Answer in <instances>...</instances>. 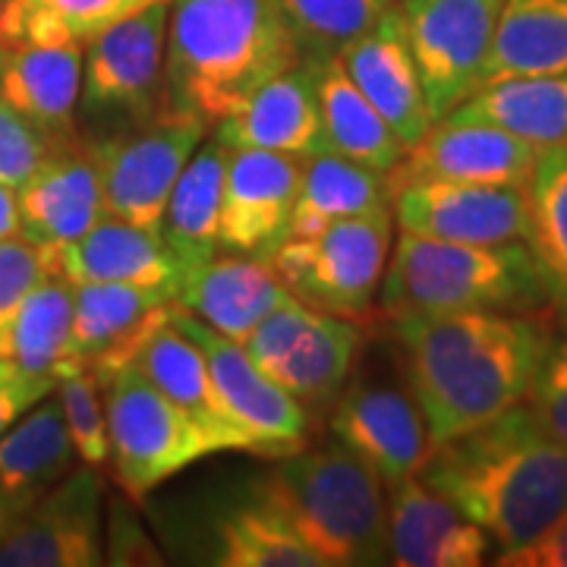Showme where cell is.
I'll return each mask as SVG.
<instances>
[{
    "label": "cell",
    "instance_id": "1",
    "mask_svg": "<svg viewBox=\"0 0 567 567\" xmlns=\"http://www.w3.org/2000/svg\"><path fill=\"white\" fill-rule=\"evenodd\" d=\"M546 312H401L385 319L398 363L423 410L429 445H442L524 404L555 341ZM429 447V451H432Z\"/></svg>",
    "mask_w": 567,
    "mask_h": 567
},
{
    "label": "cell",
    "instance_id": "2",
    "mask_svg": "<svg viewBox=\"0 0 567 567\" xmlns=\"http://www.w3.org/2000/svg\"><path fill=\"white\" fill-rule=\"evenodd\" d=\"M420 476L486 529L498 551L527 546L567 511V447L527 401L432 447Z\"/></svg>",
    "mask_w": 567,
    "mask_h": 567
},
{
    "label": "cell",
    "instance_id": "3",
    "mask_svg": "<svg viewBox=\"0 0 567 567\" xmlns=\"http://www.w3.org/2000/svg\"><path fill=\"white\" fill-rule=\"evenodd\" d=\"M300 58L278 0H171L167 104L208 126Z\"/></svg>",
    "mask_w": 567,
    "mask_h": 567
},
{
    "label": "cell",
    "instance_id": "4",
    "mask_svg": "<svg viewBox=\"0 0 567 567\" xmlns=\"http://www.w3.org/2000/svg\"><path fill=\"white\" fill-rule=\"evenodd\" d=\"M256 495L281 511L324 567L388 565L385 483L338 439L281 457Z\"/></svg>",
    "mask_w": 567,
    "mask_h": 567
},
{
    "label": "cell",
    "instance_id": "5",
    "mask_svg": "<svg viewBox=\"0 0 567 567\" xmlns=\"http://www.w3.org/2000/svg\"><path fill=\"white\" fill-rule=\"evenodd\" d=\"M464 309H551L527 244H447L401 230L379 290V319Z\"/></svg>",
    "mask_w": 567,
    "mask_h": 567
},
{
    "label": "cell",
    "instance_id": "6",
    "mask_svg": "<svg viewBox=\"0 0 567 567\" xmlns=\"http://www.w3.org/2000/svg\"><path fill=\"white\" fill-rule=\"evenodd\" d=\"M391 205L324 227L316 237H287L268 262L306 306L369 324L391 256Z\"/></svg>",
    "mask_w": 567,
    "mask_h": 567
},
{
    "label": "cell",
    "instance_id": "7",
    "mask_svg": "<svg viewBox=\"0 0 567 567\" xmlns=\"http://www.w3.org/2000/svg\"><path fill=\"white\" fill-rule=\"evenodd\" d=\"M111 439V473L126 502L140 505L167 480L215 454L181 406L145 379L140 365H121L99 379Z\"/></svg>",
    "mask_w": 567,
    "mask_h": 567
},
{
    "label": "cell",
    "instance_id": "8",
    "mask_svg": "<svg viewBox=\"0 0 567 567\" xmlns=\"http://www.w3.org/2000/svg\"><path fill=\"white\" fill-rule=\"evenodd\" d=\"M208 130L205 121L167 104L152 121L85 140L102 177L107 215L162 234L167 196Z\"/></svg>",
    "mask_w": 567,
    "mask_h": 567
},
{
    "label": "cell",
    "instance_id": "9",
    "mask_svg": "<svg viewBox=\"0 0 567 567\" xmlns=\"http://www.w3.org/2000/svg\"><path fill=\"white\" fill-rule=\"evenodd\" d=\"M167 20L171 0H155L82 44V102L92 117L130 126L167 107Z\"/></svg>",
    "mask_w": 567,
    "mask_h": 567
},
{
    "label": "cell",
    "instance_id": "10",
    "mask_svg": "<svg viewBox=\"0 0 567 567\" xmlns=\"http://www.w3.org/2000/svg\"><path fill=\"white\" fill-rule=\"evenodd\" d=\"M171 322L203 347L224 413L246 439V454L281 461L309 445V410L268 379L244 347L181 306L171 309Z\"/></svg>",
    "mask_w": 567,
    "mask_h": 567
},
{
    "label": "cell",
    "instance_id": "11",
    "mask_svg": "<svg viewBox=\"0 0 567 567\" xmlns=\"http://www.w3.org/2000/svg\"><path fill=\"white\" fill-rule=\"evenodd\" d=\"M502 3L505 0H398L435 121L480 89Z\"/></svg>",
    "mask_w": 567,
    "mask_h": 567
},
{
    "label": "cell",
    "instance_id": "12",
    "mask_svg": "<svg viewBox=\"0 0 567 567\" xmlns=\"http://www.w3.org/2000/svg\"><path fill=\"white\" fill-rule=\"evenodd\" d=\"M104 476L99 466H73L0 539V567L104 565Z\"/></svg>",
    "mask_w": 567,
    "mask_h": 567
},
{
    "label": "cell",
    "instance_id": "13",
    "mask_svg": "<svg viewBox=\"0 0 567 567\" xmlns=\"http://www.w3.org/2000/svg\"><path fill=\"white\" fill-rule=\"evenodd\" d=\"M331 439L357 451L382 483L420 473L429 457V429L413 391L401 379H357L331 404Z\"/></svg>",
    "mask_w": 567,
    "mask_h": 567
},
{
    "label": "cell",
    "instance_id": "14",
    "mask_svg": "<svg viewBox=\"0 0 567 567\" xmlns=\"http://www.w3.org/2000/svg\"><path fill=\"white\" fill-rule=\"evenodd\" d=\"M398 230L447 244H514L527 237L524 186L492 183H406L391 193Z\"/></svg>",
    "mask_w": 567,
    "mask_h": 567
},
{
    "label": "cell",
    "instance_id": "15",
    "mask_svg": "<svg viewBox=\"0 0 567 567\" xmlns=\"http://www.w3.org/2000/svg\"><path fill=\"white\" fill-rule=\"evenodd\" d=\"M539 148L492 123L442 117L429 126L423 140L410 145L404 158L388 171V189L406 183H492L527 186Z\"/></svg>",
    "mask_w": 567,
    "mask_h": 567
},
{
    "label": "cell",
    "instance_id": "16",
    "mask_svg": "<svg viewBox=\"0 0 567 567\" xmlns=\"http://www.w3.org/2000/svg\"><path fill=\"white\" fill-rule=\"evenodd\" d=\"M174 297L140 284H73V328L63 365L104 379L130 365L148 338L171 322Z\"/></svg>",
    "mask_w": 567,
    "mask_h": 567
},
{
    "label": "cell",
    "instance_id": "17",
    "mask_svg": "<svg viewBox=\"0 0 567 567\" xmlns=\"http://www.w3.org/2000/svg\"><path fill=\"white\" fill-rule=\"evenodd\" d=\"M300 181V158L262 148H230L221 189L224 252L268 259L290 237Z\"/></svg>",
    "mask_w": 567,
    "mask_h": 567
},
{
    "label": "cell",
    "instance_id": "18",
    "mask_svg": "<svg viewBox=\"0 0 567 567\" xmlns=\"http://www.w3.org/2000/svg\"><path fill=\"white\" fill-rule=\"evenodd\" d=\"M17 208L20 237L39 246L44 259L102 221L107 208L89 142L76 136L54 145L17 189Z\"/></svg>",
    "mask_w": 567,
    "mask_h": 567
},
{
    "label": "cell",
    "instance_id": "19",
    "mask_svg": "<svg viewBox=\"0 0 567 567\" xmlns=\"http://www.w3.org/2000/svg\"><path fill=\"white\" fill-rule=\"evenodd\" d=\"M215 136L227 148H262L300 162L331 152L312 58H300V63L262 82L246 102L218 121Z\"/></svg>",
    "mask_w": 567,
    "mask_h": 567
},
{
    "label": "cell",
    "instance_id": "20",
    "mask_svg": "<svg viewBox=\"0 0 567 567\" xmlns=\"http://www.w3.org/2000/svg\"><path fill=\"white\" fill-rule=\"evenodd\" d=\"M492 539L420 473L388 486V561L398 567H480Z\"/></svg>",
    "mask_w": 567,
    "mask_h": 567
},
{
    "label": "cell",
    "instance_id": "21",
    "mask_svg": "<svg viewBox=\"0 0 567 567\" xmlns=\"http://www.w3.org/2000/svg\"><path fill=\"white\" fill-rule=\"evenodd\" d=\"M338 61L344 63L347 76L357 82V89L379 107L404 148L423 140L435 117L425 102L423 80L398 3H391L365 32L344 44Z\"/></svg>",
    "mask_w": 567,
    "mask_h": 567
},
{
    "label": "cell",
    "instance_id": "22",
    "mask_svg": "<svg viewBox=\"0 0 567 567\" xmlns=\"http://www.w3.org/2000/svg\"><path fill=\"white\" fill-rule=\"evenodd\" d=\"M290 297L268 259L256 256H215L203 265L183 268L174 306L203 319L224 338L244 344L246 334Z\"/></svg>",
    "mask_w": 567,
    "mask_h": 567
},
{
    "label": "cell",
    "instance_id": "23",
    "mask_svg": "<svg viewBox=\"0 0 567 567\" xmlns=\"http://www.w3.org/2000/svg\"><path fill=\"white\" fill-rule=\"evenodd\" d=\"M44 262L48 271L63 275L70 284H140L167 290L171 297L183 275V265L167 249L162 234L142 230L114 215H104Z\"/></svg>",
    "mask_w": 567,
    "mask_h": 567
},
{
    "label": "cell",
    "instance_id": "24",
    "mask_svg": "<svg viewBox=\"0 0 567 567\" xmlns=\"http://www.w3.org/2000/svg\"><path fill=\"white\" fill-rule=\"evenodd\" d=\"M0 95L51 140H76L82 102V44L3 48Z\"/></svg>",
    "mask_w": 567,
    "mask_h": 567
},
{
    "label": "cell",
    "instance_id": "25",
    "mask_svg": "<svg viewBox=\"0 0 567 567\" xmlns=\"http://www.w3.org/2000/svg\"><path fill=\"white\" fill-rule=\"evenodd\" d=\"M133 363L140 365L145 379L158 388L171 404L181 406L183 413L199 425V432L212 442L215 454L246 451V439L240 435V429L224 413L203 347L196 344L186 331H181L174 322L162 324Z\"/></svg>",
    "mask_w": 567,
    "mask_h": 567
},
{
    "label": "cell",
    "instance_id": "26",
    "mask_svg": "<svg viewBox=\"0 0 567 567\" xmlns=\"http://www.w3.org/2000/svg\"><path fill=\"white\" fill-rule=\"evenodd\" d=\"M80 464L61 401L51 394L0 435V502L25 514Z\"/></svg>",
    "mask_w": 567,
    "mask_h": 567
},
{
    "label": "cell",
    "instance_id": "27",
    "mask_svg": "<svg viewBox=\"0 0 567 567\" xmlns=\"http://www.w3.org/2000/svg\"><path fill=\"white\" fill-rule=\"evenodd\" d=\"M230 148L205 136L174 183L162 218V240L183 268L215 259L221 249V189Z\"/></svg>",
    "mask_w": 567,
    "mask_h": 567
},
{
    "label": "cell",
    "instance_id": "28",
    "mask_svg": "<svg viewBox=\"0 0 567 567\" xmlns=\"http://www.w3.org/2000/svg\"><path fill=\"white\" fill-rule=\"evenodd\" d=\"M363 322L316 309L297 341L265 375L293 394L306 410H328L344 391L363 347Z\"/></svg>",
    "mask_w": 567,
    "mask_h": 567
},
{
    "label": "cell",
    "instance_id": "29",
    "mask_svg": "<svg viewBox=\"0 0 567 567\" xmlns=\"http://www.w3.org/2000/svg\"><path fill=\"white\" fill-rule=\"evenodd\" d=\"M567 73V0H505L480 89L498 80Z\"/></svg>",
    "mask_w": 567,
    "mask_h": 567
},
{
    "label": "cell",
    "instance_id": "30",
    "mask_svg": "<svg viewBox=\"0 0 567 567\" xmlns=\"http://www.w3.org/2000/svg\"><path fill=\"white\" fill-rule=\"evenodd\" d=\"M312 63H316V89H319L328 148L350 162L363 164L369 171L388 174L404 158V142L388 126L379 107L357 89V82L347 76L338 54L312 58Z\"/></svg>",
    "mask_w": 567,
    "mask_h": 567
},
{
    "label": "cell",
    "instance_id": "31",
    "mask_svg": "<svg viewBox=\"0 0 567 567\" xmlns=\"http://www.w3.org/2000/svg\"><path fill=\"white\" fill-rule=\"evenodd\" d=\"M447 117L492 123L536 148L567 145V73L488 82Z\"/></svg>",
    "mask_w": 567,
    "mask_h": 567
},
{
    "label": "cell",
    "instance_id": "32",
    "mask_svg": "<svg viewBox=\"0 0 567 567\" xmlns=\"http://www.w3.org/2000/svg\"><path fill=\"white\" fill-rule=\"evenodd\" d=\"M391 205L388 177L350 162L338 152H322L303 162V181L293 203L290 237H316L324 227Z\"/></svg>",
    "mask_w": 567,
    "mask_h": 567
},
{
    "label": "cell",
    "instance_id": "33",
    "mask_svg": "<svg viewBox=\"0 0 567 567\" xmlns=\"http://www.w3.org/2000/svg\"><path fill=\"white\" fill-rule=\"evenodd\" d=\"M527 244L548 306L567 322V145L539 148L527 186Z\"/></svg>",
    "mask_w": 567,
    "mask_h": 567
},
{
    "label": "cell",
    "instance_id": "34",
    "mask_svg": "<svg viewBox=\"0 0 567 567\" xmlns=\"http://www.w3.org/2000/svg\"><path fill=\"white\" fill-rule=\"evenodd\" d=\"M73 328V284L48 271L20 306L0 322V360L22 372H54L63 365Z\"/></svg>",
    "mask_w": 567,
    "mask_h": 567
},
{
    "label": "cell",
    "instance_id": "35",
    "mask_svg": "<svg viewBox=\"0 0 567 567\" xmlns=\"http://www.w3.org/2000/svg\"><path fill=\"white\" fill-rule=\"evenodd\" d=\"M155 0H3L0 44H85Z\"/></svg>",
    "mask_w": 567,
    "mask_h": 567
},
{
    "label": "cell",
    "instance_id": "36",
    "mask_svg": "<svg viewBox=\"0 0 567 567\" xmlns=\"http://www.w3.org/2000/svg\"><path fill=\"white\" fill-rule=\"evenodd\" d=\"M212 561L218 567H324L275 505L252 498L218 520Z\"/></svg>",
    "mask_w": 567,
    "mask_h": 567
},
{
    "label": "cell",
    "instance_id": "37",
    "mask_svg": "<svg viewBox=\"0 0 567 567\" xmlns=\"http://www.w3.org/2000/svg\"><path fill=\"white\" fill-rule=\"evenodd\" d=\"M394 0H278L303 58L341 54Z\"/></svg>",
    "mask_w": 567,
    "mask_h": 567
},
{
    "label": "cell",
    "instance_id": "38",
    "mask_svg": "<svg viewBox=\"0 0 567 567\" xmlns=\"http://www.w3.org/2000/svg\"><path fill=\"white\" fill-rule=\"evenodd\" d=\"M54 394L63 406L66 432L76 447L80 464L104 470L111 464V439H107L102 385H99L95 372L85 365H61Z\"/></svg>",
    "mask_w": 567,
    "mask_h": 567
},
{
    "label": "cell",
    "instance_id": "39",
    "mask_svg": "<svg viewBox=\"0 0 567 567\" xmlns=\"http://www.w3.org/2000/svg\"><path fill=\"white\" fill-rule=\"evenodd\" d=\"M58 142L0 95V183L20 189Z\"/></svg>",
    "mask_w": 567,
    "mask_h": 567
},
{
    "label": "cell",
    "instance_id": "40",
    "mask_svg": "<svg viewBox=\"0 0 567 567\" xmlns=\"http://www.w3.org/2000/svg\"><path fill=\"white\" fill-rule=\"evenodd\" d=\"M527 406L551 439L567 447V334H555L527 391Z\"/></svg>",
    "mask_w": 567,
    "mask_h": 567
},
{
    "label": "cell",
    "instance_id": "41",
    "mask_svg": "<svg viewBox=\"0 0 567 567\" xmlns=\"http://www.w3.org/2000/svg\"><path fill=\"white\" fill-rule=\"evenodd\" d=\"M162 551L152 543V536L142 529L140 517L133 514V502H111L107 507V529H104V565L117 567H158Z\"/></svg>",
    "mask_w": 567,
    "mask_h": 567
},
{
    "label": "cell",
    "instance_id": "42",
    "mask_svg": "<svg viewBox=\"0 0 567 567\" xmlns=\"http://www.w3.org/2000/svg\"><path fill=\"white\" fill-rule=\"evenodd\" d=\"M48 275V262L39 246L13 234L0 240V322L20 306V300Z\"/></svg>",
    "mask_w": 567,
    "mask_h": 567
},
{
    "label": "cell",
    "instance_id": "43",
    "mask_svg": "<svg viewBox=\"0 0 567 567\" xmlns=\"http://www.w3.org/2000/svg\"><path fill=\"white\" fill-rule=\"evenodd\" d=\"M58 391V375L54 372H22V369H7L0 375V435L17 423L20 416H25L35 404H41L44 398H51Z\"/></svg>",
    "mask_w": 567,
    "mask_h": 567
},
{
    "label": "cell",
    "instance_id": "44",
    "mask_svg": "<svg viewBox=\"0 0 567 567\" xmlns=\"http://www.w3.org/2000/svg\"><path fill=\"white\" fill-rule=\"evenodd\" d=\"M498 567H567V511L533 543L495 555Z\"/></svg>",
    "mask_w": 567,
    "mask_h": 567
},
{
    "label": "cell",
    "instance_id": "45",
    "mask_svg": "<svg viewBox=\"0 0 567 567\" xmlns=\"http://www.w3.org/2000/svg\"><path fill=\"white\" fill-rule=\"evenodd\" d=\"M20 234V208H17V189L0 183V240Z\"/></svg>",
    "mask_w": 567,
    "mask_h": 567
},
{
    "label": "cell",
    "instance_id": "46",
    "mask_svg": "<svg viewBox=\"0 0 567 567\" xmlns=\"http://www.w3.org/2000/svg\"><path fill=\"white\" fill-rule=\"evenodd\" d=\"M17 520H20V514H13L10 507L0 502V539H3V536L13 529V524H17Z\"/></svg>",
    "mask_w": 567,
    "mask_h": 567
},
{
    "label": "cell",
    "instance_id": "47",
    "mask_svg": "<svg viewBox=\"0 0 567 567\" xmlns=\"http://www.w3.org/2000/svg\"><path fill=\"white\" fill-rule=\"evenodd\" d=\"M7 369H10V363H3V360H0V375H3Z\"/></svg>",
    "mask_w": 567,
    "mask_h": 567
},
{
    "label": "cell",
    "instance_id": "48",
    "mask_svg": "<svg viewBox=\"0 0 567 567\" xmlns=\"http://www.w3.org/2000/svg\"><path fill=\"white\" fill-rule=\"evenodd\" d=\"M0 66H3V44H0Z\"/></svg>",
    "mask_w": 567,
    "mask_h": 567
},
{
    "label": "cell",
    "instance_id": "49",
    "mask_svg": "<svg viewBox=\"0 0 567 567\" xmlns=\"http://www.w3.org/2000/svg\"><path fill=\"white\" fill-rule=\"evenodd\" d=\"M0 3H3V0H0Z\"/></svg>",
    "mask_w": 567,
    "mask_h": 567
},
{
    "label": "cell",
    "instance_id": "50",
    "mask_svg": "<svg viewBox=\"0 0 567 567\" xmlns=\"http://www.w3.org/2000/svg\"><path fill=\"white\" fill-rule=\"evenodd\" d=\"M394 3H398V0H394Z\"/></svg>",
    "mask_w": 567,
    "mask_h": 567
}]
</instances>
